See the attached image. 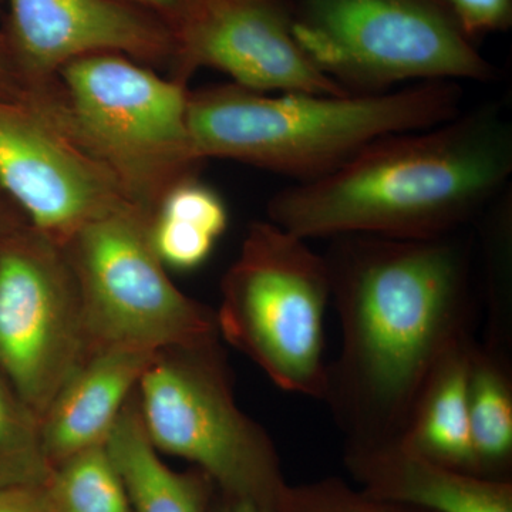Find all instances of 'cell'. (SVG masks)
Listing matches in <instances>:
<instances>
[{
  "mask_svg": "<svg viewBox=\"0 0 512 512\" xmlns=\"http://www.w3.org/2000/svg\"><path fill=\"white\" fill-rule=\"evenodd\" d=\"M458 26L473 42L504 32L512 23V0H443Z\"/></svg>",
  "mask_w": 512,
  "mask_h": 512,
  "instance_id": "cell-22",
  "label": "cell"
},
{
  "mask_svg": "<svg viewBox=\"0 0 512 512\" xmlns=\"http://www.w3.org/2000/svg\"><path fill=\"white\" fill-rule=\"evenodd\" d=\"M296 43L349 93L407 84L487 83L497 67L461 30L443 0H281Z\"/></svg>",
  "mask_w": 512,
  "mask_h": 512,
  "instance_id": "cell-5",
  "label": "cell"
},
{
  "mask_svg": "<svg viewBox=\"0 0 512 512\" xmlns=\"http://www.w3.org/2000/svg\"><path fill=\"white\" fill-rule=\"evenodd\" d=\"M276 512H430L350 487L340 478L288 485Z\"/></svg>",
  "mask_w": 512,
  "mask_h": 512,
  "instance_id": "cell-21",
  "label": "cell"
},
{
  "mask_svg": "<svg viewBox=\"0 0 512 512\" xmlns=\"http://www.w3.org/2000/svg\"><path fill=\"white\" fill-rule=\"evenodd\" d=\"M345 463L360 490L430 512H512V483L431 460L402 439L346 444Z\"/></svg>",
  "mask_w": 512,
  "mask_h": 512,
  "instance_id": "cell-13",
  "label": "cell"
},
{
  "mask_svg": "<svg viewBox=\"0 0 512 512\" xmlns=\"http://www.w3.org/2000/svg\"><path fill=\"white\" fill-rule=\"evenodd\" d=\"M50 474L40 420L0 373V487L45 485Z\"/></svg>",
  "mask_w": 512,
  "mask_h": 512,
  "instance_id": "cell-20",
  "label": "cell"
},
{
  "mask_svg": "<svg viewBox=\"0 0 512 512\" xmlns=\"http://www.w3.org/2000/svg\"><path fill=\"white\" fill-rule=\"evenodd\" d=\"M473 338L454 346L421 390L402 439L448 467L477 474L468 416V369Z\"/></svg>",
  "mask_w": 512,
  "mask_h": 512,
  "instance_id": "cell-16",
  "label": "cell"
},
{
  "mask_svg": "<svg viewBox=\"0 0 512 512\" xmlns=\"http://www.w3.org/2000/svg\"><path fill=\"white\" fill-rule=\"evenodd\" d=\"M323 256L342 325L323 400L346 444L402 437L431 373L471 336L467 249L451 235H346Z\"/></svg>",
  "mask_w": 512,
  "mask_h": 512,
  "instance_id": "cell-1",
  "label": "cell"
},
{
  "mask_svg": "<svg viewBox=\"0 0 512 512\" xmlns=\"http://www.w3.org/2000/svg\"><path fill=\"white\" fill-rule=\"evenodd\" d=\"M188 92L130 57L99 53L57 73L43 113L153 218L164 195L202 163L188 131Z\"/></svg>",
  "mask_w": 512,
  "mask_h": 512,
  "instance_id": "cell-4",
  "label": "cell"
},
{
  "mask_svg": "<svg viewBox=\"0 0 512 512\" xmlns=\"http://www.w3.org/2000/svg\"><path fill=\"white\" fill-rule=\"evenodd\" d=\"M150 221L124 205L63 245L92 349L126 345L164 352L218 345L217 315L171 281L151 242Z\"/></svg>",
  "mask_w": 512,
  "mask_h": 512,
  "instance_id": "cell-8",
  "label": "cell"
},
{
  "mask_svg": "<svg viewBox=\"0 0 512 512\" xmlns=\"http://www.w3.org/2000/svg\"><path fill=\"white\" fill-rule=\"evenodd\" d=\"M10 47L33 84L99 53L143 62L173 59L170 26L121 0H8Z\"/></svg>",
  "mask_w": 512,
  "mask_h": 512,
  "instance_id": "cell-12",
  "label": "cell"
},
{
  "mask_svg": "<svg viewBox=\"0 0 512 512\" xmlns=\"http://www.w3.org/2000/svg\"><path fill=\"white\" fill-rule=\"evenodd\" d=\"M0 190L60 245L89 222L131 205L99 163L26 101L0 100Z\"/></svg>",
  "mask_w": 512,
  "mask_h": 512,
  "instance_id": "cell-10",
  "label": "cell"
},
{
  "mask_svg": "<svg viewBox=\"0 0 512 512\" xmlns=\"http://www.w3.org/2000/svg\"><path fill=\"white\" fill-rule=\"evenodd\" d=\"M463 87L433 80L380 93H259L235 83L188 92L195 154L315 180L380 138L453 119Z\"/></svg>",
  "mask_w": 512,
  "mask_h": 512,
  "instance_id": "cell-3",
  "label": "cell"
},
{
  "mask_svg": "<svg viewBox=\"0 0 512 512\" xmlns=\"http://www.w3.org/2000/svg\"><path fill=\"white\" fill-rule=\"evenodd\" d=\"M131 397L106 441L134 512H211L215 484L201 470L177 473L148 440Z\"/></svg>",
  "mask_w": 512,
  "mask_h": 512,
  "instance_id": "cell-15",
  "label": "cell"
},
{
  "mask_svg": "<svg viewBox=\"0 0 512 512\" xmlns=\"http://www.w3.org/2000/svg\"><path fill=\"white\" fill-rule=\"evenodd\" d=\"M18 225V222L10 221L8 217H5V214H3L2 211H0V242L3 241V238L6 237V234L12 229L13 227H16Z\"/></svg>",
  "mask_w": 512,
  "mask_h": 512,
  "instance_id": "cell-27",
  "label": "cell"
},
{
  "mask_svg": "<svg viewBox=\"0 0 512 512\" xmlns=\"http://www.w3.org/2000/svg\"><path fill=\"white\" fill-rule=\"evenodd\" d=\"M471 444L480 476L508 478L512 461V390L507 365L474 343L468 369Z\"/></svg>",
  "mask_w": 512,
  "mask_h": 512,
  "instance_id": "cell-18",
  "label": "cell"
},
{
  "mask_svg": "<svg viewBox=\"0 0 512 512\" xmlns=\"http://www.w3.org/2000/svg\"><path fill=\"white\" fill-rule=\"evenodd\" d=\"M228 227L217 191L188 177L164 195L150 221V237L165 268L192 271L204 264Z\"/></svg>",
  "mask_w": 512,
  "mask_h": 512,
  "instance_id": "cell-17",
  "label": "cell"
},
{
  "mask_svg": "<svg viewBox=\"0 0 512 512\" xmlns=\"http://www.w3.org/2000/svg\"><path fill=\"white\" fill-rule=\"evenodd\" d=\"M220 336L288 393L323 399L328 265L274 222L249 228L221 285Z\"/></svg>",
  "mask_w": 512,
  "mask_h": 512,
  "instance_id": "cell-6",
  "label": "cell"
},
{
  "mask_svg": "<svg viewBox=\"0 0 512 512\" xmlns=\"http://www.w3.org/2000/svg\"><path fill=\"white\" fill-rule=\"evenodd\" d=\"M161 352L111 345L93 350L56 394L40 420L50 467L103 446L141 377Z\"/></svg>",
  "mask_w": 512,
  "mask_h": 512,
  "instance_id": "cell-14",
  "label": "cell"
},
{
  "mask_svg": "<svg viewBox=\"0 0 512 512\" xmlns=\"http://www.w3.org/2000/svg\"><path fill=\"white\" fill-rule=\"evenodd\" d=\"M0 512H52L45 485H3Z\"/></svg>",
  "mask_w": 512,
  "mask_h": 512,
  "instance_id": "cell-24",
  "label": "cell"
},
{
  "mask_svg": "<svg viewBox=\"0 0 512 512\" xmlns=\"http://www.w3.org/2000/svg\"><path fill=\"white\" fill-rule=\"evenodd\" d=\"M221 504L218 505L214 512H269L262 508L261 505L252 503L249 500H241V498L227 497L221 494Z\"/></svg>",
  "mask_w": 512,
  "mask_h": 512,
  "instance_id": "cell-26",
  "label": "cell"
},
{
  "mask_svg": "<svg viewBox=\"0 0 512 512\" xmlns=\"http://www.w3.org/2000/svg\"><path fill=\"white\" fill-rule=\"evenodd\" d=\"M171 32L181 82L211 67L259 93H349L302 52L281 0H187Z\"/></svg>",
  "mask_w": 512,
  "mask_h": 512,
  "instance_id": "cell-11",
  "label": "cell"
},
{
  "mask_svg": "<svg viewBox=\"0 0 512 512\" xmlns=\"http://www.w3.org/2000/svg\"><path fill=\"white\" fill-rule=\"evenodd\" d=\"M138 8L153 9L154 12L165 16V23L173 28L174 23L180 18L187 0H121Z\"/></svg>",
  "mask_w": 512,
  "mask_h": 512,
  "instance_id": "cell-25",
  "label": "cell"
},
{
  "mask_svg": "<svg viewBox=\"0 0 512 512\" xmlns=\"http://www.w3.org/2000/svg\"><path fill=\"white\" fill-rule=\"evenodd\" d=\"M45 488L52 512H134L106 444L57 464Z\"/></svg>",
  "mask_w": 512,
  "mask_h": 512,
  "instance_id": "cell-19",
  "label": "cell"
},
{
  "mask_svg": "<svg viewBox=\"0 0 512 512\" xmlns=\"http://www.w3.org/2000/svg\"><path fill=\"white\" fill-rule=\"evenodd\" d=\"M511 174V123L487 104L380 138L332 173L276 192L268 217L306 241L444 237L507 191Z\"/></svg>",
  "mask_w": 512,
  "mask_h": 512,
  "instance_id": "cell-2",
  "label": "cell"
},
{
  "mask_svg": "<svg viewBox=\"0 0 512 512\" xmlns=\"http://www.w3.org/2000/svg\"><path fill=\"white\" fill-rule=\"evenodd\" d=\"M35 89L16 62L8 35L0 32V100L29 101Z\"/></svg>",
  "mask_w": 512,
  "mask_h": 512,
  "instance_id": "cell-23",
  "label": "cell"
},
{
  "mask_svg": "<svg viewBox=\"0 0 512 512\" xmlns=\"http://www.w3.org/2000/svg\"><path fill=\"white\" fill-rule=\"evenodd\" d=\"M93 352L63 245L28 221L0 242V373L42 420Z\"/></svg>",
  "mask_w": 512,
  "mask_h": 512,
  "instance_id": "cell-9",
  "label": "cell"
},
{
  "mask_svg": "<svg viewBox=\"0 0 512 512\" xmlns=\"http://www.w3.org/2000/svg\"><path fill=\"white\" fill-rule=\"evenodd\" d=\"M220 346L164 350L141 377L138 413L158 453L184 458L217 490L276 512L288 483L266 431L239 409Z\"/></svg>",
  "mask_w": 512,
  "mask_h": 512,
  "instance_id": "cell-7",
  "label": "cell"
}]
</instances>
